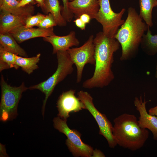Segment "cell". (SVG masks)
<instances>
[{
    "label": "cell",
    "mask_w": 157,
    "mask_h": 157,
    "mask_svg": "<svg viewBox=\"0 0 157 157\" xmlns=\"http://www.w3.org/2000/svg\"><path fill=\"white\" fill-rule=\"evenodd\" d=\"M147 102L145 99L143 101L141 96L140 98L137 97L135 98L134 104L140 114L138 122L141 128L147 129L151 131L154 140H157V117L151 115L147 112L146 104Z\"/></svg>",
    "instance_id": "cell-11"
},
{
    "label": "cell",
    "mask_w": 157,
    "mask_h": 157,
    "mask_svg": "<svg viewBox=\"0 0 157 157\" xmlns=\"http://www.w3.org/2000/svg\"><path fill=\"white\" fill-rule=\"evenodd\" d=\"M19 43L31 39L43 38L55 35L53 27L48 28H25L24 26L14 28L9 32Z\"/></svg>",
    "instance_id": "cell-12"
},
{
    "label": "cell",
    "mask_w": 157,
    "mask_h": 157,
    "mask_svg": "<svg viewBox=\"0 0 157 157\" xmlns=\"http://www.w3.org/2000/svg\"><path fill=\"white\" fill-rule=\"evenodd\" d=\"M56 54L58 66L55 72L46 80L28 88L30 90H38L44 94L45 98L42 109L43 116L47 101L55 88L68 75L72 74L74 70V64L67 51H58Z\"/></svg>",
    "instance_id": "cell-4"
},
{
    "label": "cell",
    "mask_w": 157,
    "mask_h": 157,
    "mask_svg": "<svg viewBox=\"0 0 157 157\" xmlns=\"http://www.w3.org/2000/svg\"><path fill=\"white\" fill-rule=\"evenodd\" d=\"M74 0H62L63 6H62L61 14L63 18L67 22H70L74 17V15L69 11L68 7L69 2L72 1Z\"/></svg>",
    "instance_id": "cell-25"
},
{
    "label": "cell",
    "mask_w": 157,
    "mask_h": 157,
    "mask_svg": "<svg viewBox=\"0 0 157 157\" xmlns=\"http://www.w3.org/2000/svg\"><path fill=\"white\" fill-rule=\"evenodd\" d=\"M45 4L47 14L50 13L53 15L57 25L60 26H65L67 22L62 15V7L60 5L58 0H45Z\"/></svg>",
    "instance_id": "cell-19"
},
{
    "label": "cell",
    "mask_w": 157,
    "mask_h": 157,
    "mask_svg": "<svg viewBox=\"0 0 157 157\" xmlns=\"http://www.w3.org/2000/svg\"><path fill=\"white\" fill-rule=\"evenodd\" d=\"M38 3L39 6H40L43 11L47 14L46 7L45 4V0H34Z\"/></svg>",
    "instance_id": "cell-29"
},
{
    "label": "cell",
    "mask_w": 157,
    "mask_h": 157,
    "mask_svg": "<svg viewBox=\"0 0 157 157\" xmlns=\"http://www.w3.org/2000/svg\"><path fill=\"white\" fill-rule=\"evenodd\" d=\"M1 98L0 104V120H12L17 115V109L22 93L28 89L24 82L19 86L13 87L5 81L3 75L1 80Z\"/></svg>",
    "instance_id": "cell-5"
},
{
    "label": "cell",
    "mask_w": 157,
    "mask_h": 157,
    "mask_svg": "<svg viewBox=\"0 0 157 157\" xmlns=\"http://www.w3.org/2000/svg\"><path fill=\"white\" fill-rule=\"evenodd\" d=\"M45 41L50 43L52 46L53 54L60 51H67L74 46H77L79 42L76 37L74 31H70L67 35L59 36L55 35L43 38Z\"/></svg>",
    "instance_id": "cell-14"
},
{
    "label": "cell",
    "mask_w": 157,
    "mask_h": 157,
    "mask_svg": "<svg viewBox=\"0 0 157 157\" xmlns=\"http://www.w3.org/2000/svg\"><path fill=\"white\" fill-rule=\"evenodd\" d=\"M57 25L53 15L50 13L45 15L41 22L37 26L38 28H48L53 27Z\"/></svg>",
    "instance_id": "cell-23"
},
{
    "label": "cell",
    "mask_w": 157,
    "mask_h": 157,
    "mask_svg": "<svg viewBox=\"0 0 157 157\" xmlns=\"http://www.w3.org/2000/svg\"><path fill=\"white\" fill-rule=\"evenodd\" d=\"M148 113L151 115L157 117V106L150 108L148 110Z\"/></svg>",
    "instance_id": "cell-30"
},
{
    "label": "cell",
    "mask_w": 157,
    "mask_h": 157,
    "mask_svg": "<svg viewBox=\"0 0 157 157\" xmlns=\"http://www.w3.org/2000/svg\"><path fill=\"white\" fill-rule=\"evenodd\" d=\"M98 0L100 7L95 19L102 26V32L106 36L114 38L119 27L125 22L122 18L126 9L122 8L116 13L111 7L110 0Z\"/></svg>",
    "instance_id": "cell-7"
},
{
    "label": "cell",
    "mask_w": 157,
    "mask_h": 157,
    "mask_svg": "<svg viewBox=\"0 0 157 157\" xmlns=\"http://www.w3.org/2000/svg\"><path fill=\"white\" fill-rule=\"evenodd\" d=\"M127 12L126 19L114 36L121 46V61L130 60L135 57L148 26L135 8L129 7Z\"/></svg>",
    "instance_id": "cell-2"
},
{
    "label": "cell",
    "mask_w": 157,
    "mask_h": 157,
    "mask_svg": "<svg viewBox=\"0 0 157 157\" xmlns=\"http://www.w3.org/2000/svg\"><path fill=\"white\" fill-rule=\"evenodd\" d=\"M155 77L157 79V62L156 66V72L155 73Z\"/></svg>",
    "instance_id": "cell-33"
},
{
    "label": "cell",
    "mask_w": 157,
    "mask_h": 157,
    "mask_svg": "<svg viewBox=\"0 0 157 157\" xmlns=\"http://www.w3.org/2000/svg\"><path fill=\"white\" fill-rule=\"evenodd\" d=\"M113 134L117 145L134 151L144 145L149 137L147 129L141 128L134 115L122 114L113 120Z\"/></svg>",
    "instance_id": "cell-3"
},
{
    "label": "cell",
    "mask_w": 157,
    "mask_h": 157,
    "mask_svg": "<svg viewBox=\"0 0 157 157\" xmlns=\"http://www.w3.org/2000/svg\"><path fill=\"white\" fill-rule=\"evenodd\" d=\"M17 55L9 51L0 45V71L10 68L16 69L19 67L16 63Z\"/></svg>",
    "instance_id": "cell-22"
},
{
    "label": "cell",
    "mask_w": 157,
    "mask_h": 157,
    "mask_svg": "<svg viewBox=\"0 0 157 157\" xmlns=\"http://www.w3.org/2000/svg\"><path fill=\"white\" fill-rule=\"evenodd\" d=\"M79 18L86 24L89 23L91 19L90 16L86 13L83 14L80 16Z\"/></svg>",
    "instance_id": "cell-28"
},
{
    "label": "cell",
    "mask_w": 157,
    "mask_h": 157,
    "mask_svg": "<svg viewBox=\"0 0 157 157\" xmlns=\"http://www.w3.org/2000/svg\"><path fill=\"white\" fill-rule=\"evenodd\" d=\"M75 91L71 89L63 92L58 99L57 102L58 116L62 119L67 120L70 113L86 109L83 103L75 96Z\"/></svg>",
    "instance_id": "cell-10"
},
{
    "label": "cell",
    "mask_w": 157,
    "mask_h": 157,
    "mask_svg": "<svg viewBox=\"0 0 157 157\" xmlns=\"http://www.w3.org/2000/svg\"><path fill=\"white\" fill-rule=\"evenodd\" d=\"M19 3L17 0H0V11L23 16H29L34 14L35 8L32 5L29 4L24 7H18Z\"/></svg>",
    "instance_id": "cell-16"
},
{
    "label": "cell",
    "mask_w": 157,
    "mask_h": 157,
    "mask_svg": "<svg viewBox=\"0 0 157 157\" xmlns=\"http://www.w3.org/2000/svg\"><path fill=\"white\" fill-rule=\"evenodd\" d=\"M40 53H38L35 56L30 58L17 55L16 64L19 67H21L24 72L30 74L34 70L39 68L37 64L40 61Z\"/></svg>",
    "instance_id": "cell-21"
},
{
    "label": "cell",
    "mask_w": 157,
    "mask_h": 157,
    "mask_svg": "<svg viewBox=\"0 0 157 157\" xmlns=\"http://www.w3.org/2000/svg\"><path fill=\"white\" fill-rule=\"evenodd\" d=\"M45 15L40 13L35 15H31L27 18L24 27L25 28L33 27L37 26L41 22Z\"/></svg>",
    "instance_id": "cell-24"
},
{
    "label": "cell",
    "mask_w": 157,
    "mask_h": 157,
    "mask_svg": "<svg viewBox=\"0 0 157 157\" xmlns=\"http://www.w3.org/2000/svg\"><path fill=\"white\" fill-rule=\"evenodd\" d=\"M4 145L0 144V156H8Z\"/></svg>",
    "instance_id": "cell-31"
},
{
    "label": "cell",
    "mask_w": 157,
    "mask_h": 157,
    "mask_svg": "<svg viewBox=\"0 0 157 157\" xmlns=\"http://www.w3.org/2000/svg\"><path fill=\"white\" fill-rule=\"evenodd\" d=\"M78 97L83 103L85 109L92 115L99 128V134L103 136L107 141L109 146L114 148L117 144L113 134V126L105 114L99 111L95 106L93 98L88 92L80 90L77 92Z\"/></svg>",
    "instance_id": "cell-8"
},
{
    "label": "cell",
    "mask_w": 157,
    "mask_h": 157,
    "mask_svg": "<svg viewBox=\"0 0 157 157\" xmlns=\"http://www.w3.org/2000/svg\"><path fill=\"white\" fill-rule=\"evenodd\" d=\"M34 3V0H21L18 4V7H22L28 5L30 3Z\"/></svg>",
    "instance_id": "cell-27"
},
{
    "label": "cell",
    "mask_w": 157,
    "mask_h": 157,
    "mask_svg": "<svg viewBox=\"0 0 157 157\" xmlns=\"http://www.w3.org/2000/svg\"><path fill=\"white\" fill-rule=\"evenodd\" d=\"M76 25L81 30H84L85 29L86 24L84 23L80 18L76 19L74 21Z\"/></svg>",
    "instance_id": "cell-26"
},
{
    "label": "cell",
    "mask_w": 157,
    "mask_h": 157,
    "mask_svg": "<svg viewBox=\"0 0 157 157\" xmlns=\"http://www.w3.org/2000/svg\"><path fill=\"white\" fill-rule=\"evenodd\" d=\"M95 49V69L92 76L85 81V88H102L108 86L115 78L112 70L114 54L119 48L120 44L114 38L106 36L103 32L96 34L94 39Z\"/></svg>",
    "instance_id": "cell-1"
},
{
    "label": "cell",
    "mask_w": 157,
    "mask_h": 157,
    "mask_svg": "<svg viewBox=\"0 0 157 157\" xmlns=\"http://www.w3.org/2000/svg\"><path fill=\"white\" fill-rule=\"evenodd\" d=\"M93 156H96L105 157L104 154L101 151L99 150H96L94 151Z\"/></svg>",
    "instance_id": "cell-32"
},
{
    "label": "cell",
    "mask_w": 157,
    "mask_h": 157,
    "mask_svg": "<svg viewBox=\"0 0 157 157\" xmlns=\"http://www.w3.org/2000/svg\"><path fill=\"white\" fill-rule=\"evenodd\" d=\"M94 36L90 35L87 40L81 46L70 48L67 51L77 69L76 82H81L83 70L87 64L94 65L95 49Z\"/></svg>",
    "instance_id": "cell-9"
},
{
    "label": "cell",
    "mask_w": 157,
    "mask_h": 157,
    "mask_svg": "<svg viewBox=\"0 0 157 157\" xmlns=\"http://www.w3.org/2000/svg\"><path fill=\"white\" fill-rule=\"evenodd\" d=\"M53 122L54 128L66 136V144L74 156H92L94 151L93 148L82 141L79 132L68 127L67 120L62 119L58 116L53 119Z\"/></svg>",
    "instance_id": "cell-6"
},
{
    "label": "cell",
    "mask_w": 157,
    "mask_h": 157,
    "mask_svg": "<svg viewBox=\"0 0 157 157\" xmlns=\"http://www.w3.org/2000/svg\"><path fill=\"white\" fill-rule=\"evenodd\" d=\"M68 7L76 19L86 13L92 19H95L100 6L98 0H74L69 2Z\"/></svg>",
    "instance_id": "cell-13"
},
{
    "label": "cell",
    "mask_w": 157,
    "mask_h": 157,
    "mask_svg": "<svg viewBox=\"0 0 157 157\" xmlns=\"http://www.w3.org/2000/svg\"><path fill=\"white\" fill-rule=\"evenodd\" d=\"M17 1H20L21 0H17Z\"/></svg>",
    "instance_id": "cell-34"
},
{
    "label": "cell",
    "mask_w": 157,
    "mask_h": 157,
    "mask_svg": "<svg viewBox=\"0 0 157 157\" xmlns=\"http://www.w3.org/2000/svg\"><path fill=\"white\" fill-rule=\"evenodd\" d=\"M140 46L142 51L148 56H154L157 53V34L153 35L149 26L147 33L142 38Z\"/></svg>",
    "instance_id": "cell-18"
},
{
    "label": "cell",
    "mask_w": 157,
    "mask_h": 157,
    "mask_svg": "<svg viewBox=\"0 0 157 157\" xmlns=\"http://www.w3.org/2000/svg\"><path fill=\"white\" fill-rule=\"evenodd\" d=\"M139 15L147 25L151 27L152 11L154 7L157 6V0H139Z\"/></svg>",
    "instance_id": "cell-20"
},
{
    "label": "cell",
    "mask_w": 157,
    "mask_h": 157,
    "mask_svg": "<svg viewBox=\"0 0 157 157\" xmlns=\"http://www.w3.org/2000/svg\"><path fill=\"white\" fill-rule=\"evenodd\" d=\"M17 42L9 33L0 34V45L7 50L17 55L27 57L28 56L26 51Z\"/></svg>",
    "instance_id": "cell-17"
},
{
    "label": "cell",
    "mask_w": 157,
    "mask_h": 157,
    "mask_svg": "<svg viewBox=\"0 0 157 157\" xmlns=\"http://www.w3.org/2000/svg\"><path fill=\"white\" fill-rule=\"evenodd\" d=\"M0 34L8 33L17 27L24 26L28 16L15 15L0 11Z\"/></svg>",
    "instance_id": "cell-15"
}]
</instances>
